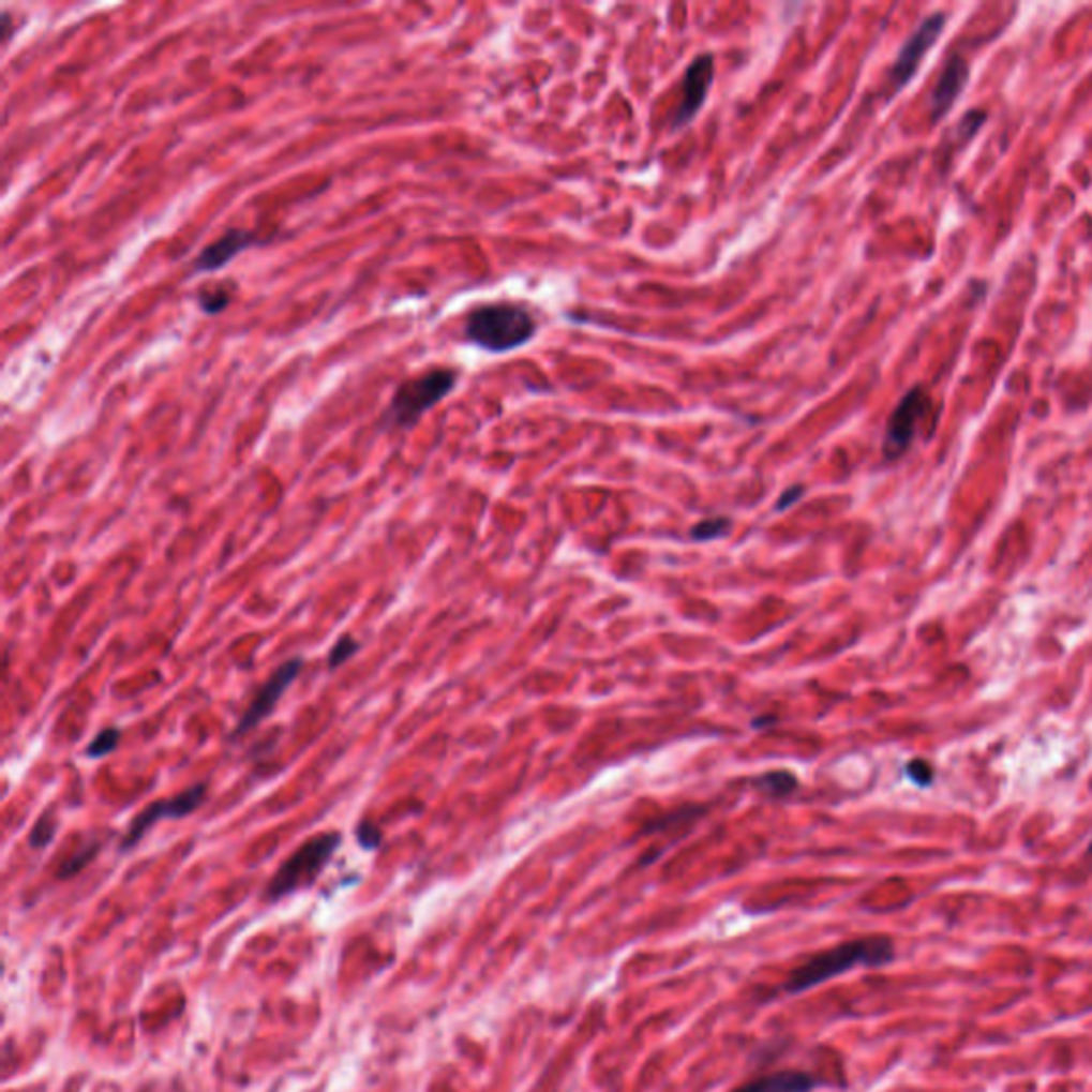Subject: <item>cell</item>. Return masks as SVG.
<instances>
[{
	"label": "cell",
	"mask_w": 1092,
	"mask_h": 1092,
	"mask_svg": "<svg viewBox=\"0 0 1092 1092\" xmlns=\"http://www.w3.org/2000/svg\"><path fill=\"white\" fill-rule=\"evenodd\" d=\"M357 839L363 850H378L383 843V833L376 824H372L370 820H363L357 826Z\"/></svg>",
	"instance_id": "21"
},
{
	"label": "cell",
	"mask_w": 1092,
	"mask_h": 1092,
	"mask_svg": "<svg viewBox=\"0 0 1092 1092\" xmlns=\"http://www.w3.org/2000/svg\"><path fill=\"white\" fill-rule=\"evenodd\" d=\"M538 333V323L532 310L523 303L497 301L474 308L465 318L463 335L469 344L504 355L525 346Z\"/></svg>",
	"instance_id": "2"
},
{
	"label": "cell",
	"mask_w": 1092,
	"mask_h": 1092,
	"mask_svg": "<svg viewBox=\"0 0 1092 1092\" xmlns=\"http://www.w3.org/2000/svg\"><path fill=\"white\" fill-rule=\"evenodd\" d=\"M945 26H947V13L934 11L928 17H924L915 26V30L907 36V41L898 49V56L889 69V86L896 92L902 90L915 77L922 60L934 47V43L941 39Z\"/></svg>",
	"instance_id": "6"
},
{
	"label": "cell",
	"mask_w": 1092,
	"mask_h": 1092,
	"mask_svg": "<svg viewBox=\"0 0 1092 1092\" xmlns=\"http://www.w3.org/2000/svg\"><path fill=\"white\" fill-rule=\"evenodd\" d=\"M120 736H122V734H120V730H118V728H105L103 732H99V734L90 741V745H88V749H86V756H88L90 760H99V758L111 756V753L118 749V745H120Z\"/></svg>",
	"instance_id": "16"
},
{
	"label": "cell",
	"mask_w": 1092,
	"mask_h": 1092,
	"mask_svg": "<svg viewBox=\"0 0 1092 1092\" xmlns=\"http://www.w3.org/2000/svg\"><path fill=\"white\" fill-rule=\"evenodd\" d=\"M208 798V786L206 783H197L189 790H184L182 794L174 796V798H167V801H156L152 805H148L129 826L122 843H120V850L122 852H129L133 850L144 837L146 833L159 824L161 820H182V818H189L191 813H195Z\"/></svg>",
	"instance_id": "7"
},
{
	"label": "cell",
	"mask_w": 1092,
	"mask_h": 1092,
	"mask_svg": "<svg viewBox=\"0 0 1092 1092\" xmlns=\"http://www.w3.org/2000/svg\"><path fill=\"white\" fill-rule=\"evenodd\" d=\"M303 668V659L301 657H295V659H288L284 661L271 676L265 685L258 687V691L254 693L252 702L248 704V708L243 710V715L239 717L237 725H235V732L230 738H241L245 736L248 732H252L256 725H260L263 719H267L273 708L278 706V702L282 700L284 691L288 689V685L297 678V674L301 672Z\"/></svg>",
	"instance_id": "8"
},
{
	"label": "cell",
	"mask_w": 1092,
	"mask_h": 1092,
	"mask_svg": "<svg viewBox=\"0 0 1092 1092\" xmlns=\"http://www.w3.org/2000/svg\"><path fill=\"white\" fill-rule=\"evenodd\" d=\"M0 19H2V39L6 41V39H9V34H11V28H9V26H11V15H9V13H2V15H0Z\"/></svg>",
	"instance_id": "24"
},
{
	"label": "cell",
	"mask_w": 1092,
	"mask_h": 1092,
	"mask_svg": "<svg viewBox=\"0 0 1092 1092\" xmlns=\"http://www.w3.org/2000/svg\"><path fill=\"white\" fill-rule=\"evenodd\" d=\"M805 495V487L803 484H796V487H790L788 491H783V495L779 497L777 502V510H788L792 504H796L801 497Z\"/></svg>",
	"instance_id": "23"
},
{
	"label": "cell",
	"mask_w": 1092,
	"mask_h": 1092,
	"mask_svg": "<svg viewBox=\"0 0 1092 1092\" xmlns=\"http://www.w3.org/2000/svg\"><path fill=\"white\" fill-rule=\"evenodd\" d=\"M826 1082L807 1072H777L751 1080L732 1092H813Z\"/></svg>",
	"instance_id": "12"
},
{
	"label": "cell",
	"mask_w": 1092,
	"mask_h": 1092,
	"mask_svg": "<svg viewBox=\"0 0 1092 1092\" xmlns=\"http://www.w3.org/2000/svg\"><path fill=\"white\" fill-rule=\"evenodd\" d=\"M233 299H235V284L233 282H216V284L204 286L197 293V305L208 316H216L220 312H224L230 305Z\"/></svg>",
	"instance_id": "13"
},
{
	"label": "cell",
	"mask_w": 1092,
	"mask_h": 1092,
	"mask_svg": "<svg viewBox=\"0 0 1092 1092\" xmlns=\"http://www.w3.org/2000/svg\"><path fill=\"white\" fill-rule=\"evenodd\" d=\"M971 79V66H969V60L962 56V54H952L943 69H941V75L930 92V120L937 122V120H943L954 103L962 96L967 84Z\"/></svg>",
	"instance_id": "10"
},
{
	"label": "cell",
	"mask_w": 1092,
	"mask_h": 1092,
	"mask_svg": "<svg viewBox=\"0 0 1092 1092\" xmlns=\"http://www.w3.org/2000/svg\"><path fill=\"white\" fill-rule=\"evenodd\" d=\"M459 383V372L452 368H434L417 378L404 380L387 408V423L398 430L415 428L432 408L450 395Z\"/></svg>",
	"instance_id": "3"
},
{
	"label": "cell",
	"mask_w": 1092,
	"mask_h": 1092,
	"mask_svg": "<svg viewBox=\"0 0 1092 1092\" xmlns=\"http://www.w3.org/2000/svg\"><path fill=\"white\" fill-rule=\"evenodd\" d=\"M907 777L917 786H930L934 779V771L926 760H911L907 764Z\"/></svg>",
	"instance_id": "22"
},
{
	"label": "cell",
	"mask_w": 1092,
	"mask_h": 1092,
	"mask_svg": "<svg viewBox=\"0 0 1092 1092\" xmlns=\"http://www.w3.org/2000/svg\"><path fill=\"white\" fill-rule=\"evenodd\" d=\"M359 652V643L353 639V637H342L338 639V643L333 645V649L329 652V670H335L340 668L342 663H346L350 657L355 656Z\"/></svg>",
	"instance_id": "20"
},
{
	"label": "cell",
	"mask_w": 1092,
	"mask_h": 1092,
	"mask_svg": "<svg viewBox=\"0 0 1092 1092\" xmlns=\"http://www.w3.org/2000/svg\"><path fill=\"white\" fill-rule=\"evenodd\" d=\"M732 527V521L725 519V517H717V519H704L700 523H695L689 532L691 540L695 542H704V540H715V538H721L723 534H728Z\"/></svg>",
	"instance_id": "17"
},
{
	"label": "cell",
	"mask_w": 1092,
	"mask_h": 1092,
	"mask_svg": "<svg viewBox=\"0 0 1092 1092\" xmlns=\"http://www.w3.org/2000/svg\"><path fill=\"white\" fill-rule=\"evenodd\" d=\"M986 120H988V114H986L984 109H971V111H967V114L960 118V122H958V126H956V133H954V135H956L960 141H969V139H973V137L979 133V129L986 124Z\"/></svg>",
	"instance_id": "19"
},
{
	"label": "cell",
	"mask_w": 1092,
	"mask_h": 1092,
	"mask_svg": "<svg viewBox=\"0 0 1092 1092\" xmlns=\"http://www.w3.org/2000/svg\"><path fill=\"white\" fill-rule=\"evenodd\" d=\"M99 850H101V843H99V841H90V843H86L81 850H77L73 856H69V858L60 865V869H58L56 877H58V879H71V877L81 873V871H84V869H86V867H88V865L96 858Z\"/></svg>",
	"instance_id": "15"
},
{
	"label": "cell",
	"mask_w": 1092,
	"mask_h": 1092,
	"mask_svg": "<svg viewBox=\"0 0 1092 1092\" xmlns=\"http://www.w3.org/2000/svg\"><path fill=\"white\" fill-rule=\"evenodd\" d=\"M715 79V58L713 54L695 56L680 81V103L672 116V129H683L693 122L700 109L706 103L710 84Z\"/></svg>",
	"instance_id": "9"
},
{
	"label": "cell",
	"mask_w": 1092,
	"mask_h": 1092,
	"mask_svg": "<svg viewBox=\"0 0 1092 1092\" xmlns=\"http://www.w3.org/2000/svg\"><path fill=\"white\" fill-rule=\"evenodd\" d=\"M263 243L256 230L248 228H228L220 235L216 241L206 245L199 256L193 263L195 273H214L222 267H226L237 254Z\"/></svg>",
	"instance_id": "11"
},
{
	"label": "cell",
	"mask_w": 1092,
	"mask_h": 1092,
	"mask_svg": "<svg viewBox=\"0 0 1092 1092\" xmlns=\"http://www.w3.org/2000/svg\"><path fill=\"white\" fill-rule=\"evenodd\" d=\"M1091 854H1092V843H1091Z\"/></svg>",
	"instance_id": "25"
},
{
	"label": "cell",
	"mask_w": 1092,
	"mask_h": 1092,
	"mask_svg": "<svg viewBox=\"0 0 1092 1092\" xmlns=\"http://www.w3.org/2000/svg\"><path fill=\"white\" fill-rule=\"evenodd\" d=\"M756 786L766 796L783 798L798 788V779H796V775H792L788 771H773V773H764L760 779H756Z\"/></svg>",
	"instance_id": "14"
},
{
	"label": "cell",
	"mask_w": 1092,
	"mask_h": 1092,
	"mask_svg": "<svg viewBox=\"0 0 1092 1092\" xmlns=\"http://www.w3.org/2000/svg\"><path fill=\"white\" fill-rule=\"evenodd\" d=\"M342 843L340 833H323L305 841L295 854H290L265 887V900L278 902L297 889L312 885L327 863L333 858Z\"/></svg>",
	"instance_id": "4"
},
{
	"label": "cell",
	"mask_w": 1092,
	"mask_h": 1092,
	"mask_svg": "<svg viewBox=\"0 0 1092 1092\" xmlns=\"http://www.w3.org/2000/svg\"><path fill=\"white\" fill-rule=\"evenodd\" d=\"M894 956H896L894 941L881 934L839 943L831 949L811 956L801 967H796L786 979L781 990L786 994H801L861 967L863 969L885 967L894 960Z\"/></svg>",
	"instance_id": "1"
},
{
	"label": "cell",
	"mask_w": 1092,
	"mask_h": 1092,
	"mask_svg": "<svg viewBox=\"0 0 1092 1092\" xmlns=\"http://www.w3.org/2000/svg\"><path fill=\"white\" fill-rule=\"evenodd\" d=\"M56 835V822H54V811L47 809L36 822H34V828L30 833V846L36 848V850H43Z\"/></svg>",
	"instance_id": "18"
},
{
	"label": "cell",
	"mask_w": 1092,
	"mask_h": 1092,
	"mask_svg": "<svg viewBox=\"0 0 1092 1092\" xmlns=\"http://www.w3.org/2000/svg\"><path fill=\"white\" fill-rule=\"evenodd\" d=\"M930 413H932V398L922 385L911 387L900 398V402L892 410L887 425H885V436H883V459L885 461H896L911 448L919 425L926 421V417Z\"/></svg>",
	"instance_id": "5"
}]
</instances>
